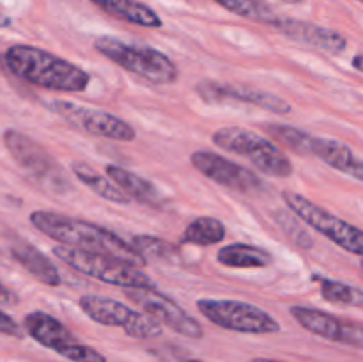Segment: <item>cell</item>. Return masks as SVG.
I'll return each instance as SVG.
<instances>
[{
	"instance_id": "6da1fadb",
	"label": "cell",
	"mask_w": 363,
	"mask_h": 362,
	"mask_svg": "<svg viewBox=\"0 0 363 362\" xmlns=\"http://www.w3.org/2000/svg\"><path fill=\"white\" fill-rule=\"evenodd\" d=\"M30 222L39 233L46 234L66 247L110 256V258L135 266V268H142L147 265V261L131 247L130 241H124L119 234L98 226V224L85 222V220L48 212V209L32 212Z\"/></svg>"
},
{
	"instance_id": "7a4b0ae2",
	"label": "cell",
	"mask_w": 363,
	"mask_h": 362,
	"mask_svg": "<svg viewBox=\"0 0 363 362\" xmlns=\"http://www.w3.org/2000/svg\"><path fill=\"white\" fill-rule=\"evenodd\" d=\"M4 67L25 84L53 92H82L91 84L84 67L30 45H13L0 57Z\"/></svg>"
},
{
	"instance_id": "3957f363",
	"label": "cell",
	"mask_w": 363,
	"mask_h": 362,
	"mask_svg": "<svg viewBox=\"0 0 363 362\" xmlns=\"http://www.w3.org/2000/svg\"><path fill=\"white\" fill-rule=\"evenodd\" d=\"M213 144L223 151L247 158L262 174L272 177H289L293 163L289 156L269 138L241 126H223L213 133Z\"/></svg>"
},
{
	"instance_id": "277c9868",
	"label": "cell",
	"mask_w": 363,
	"mask_h": 362,
	"mask_svg": "<svg viewBox=\"0 0 363 362\" xmlns=\"http://www.w3.org/2000/svg\"><path fill=\"white\" fill-rule=\"evenodd\" d=\"M94 50L123 70L145 78L152 84H174L179 78L176 62L169 55L151 46L130 45L121 39L101 35L94 41Z\"/></svg>"
},
{
	"instance_id": "5b68a950",
	"label": "cell",
	"mask_w": 363,
	"mask_h": 362,
	"mask_svg": "<svg viewBox=\"0 0 363 362\" xmlns=\"http://www.w3.org/2000/svg\"><path fill=\"white\" fill-rule=\"evenodd\" d=\"M52 252L57 259L66 263L73 270L101 283L124 287V290H152L155 287V283L147 273L126 263L117 261L110 256L85 252L80 248L66 247V245H57Z\"/></svg>"
},
{
	"instance_id": "8992f818",
	"label": "cell",
	"mask_w": 363,
	"mask_h": 362,
	"mask_svg": "<svg viewBox=\"0 0 363 362\" xmlns=\"http://www.w3.org/2000/svg\"><path fill=\"white\" fill-rule=\"evenodd\" d=\"M4 146L11 153L14 162L45 190L53 192V194H66L73 188L59 162L28 135L18 130H6Z\"/></svg>"
},
{
	"instance_id": "52a82bcc",
	"label": "cell",
	"mask_w": 363,
	"mask_h": 362,
	"mask_svg": "<svg viewBox=\"0 0 363 362\" xmlns=\"http://www.w3.org/2000/svg\"><path fill=\"white\" fill-rule=\"evenodd\" d=\"M197 309L206 319L216 327L240 334H277L282 330L280 323L264 309L254 304L230 298H201Z\"/></svg>"
},
{
	"instance_id": "ba28073f",
	"label": "cell",
	"mask_w": 363,
	"mask_h": 362,
	"mask_svg": "<svg viewBox=\"0 0 363 362\" xmlns=\"http://www.w3.org/2000/svg\"><path fill=\"white\" fill-rule=\"evenodd\" d=\"M21 329L35 343L71 362H108L101 351L78 341L60 319L45 311L28 312Z\"/></svg>"
},
{
	"instance_id": "9c48e42d",
	"label": "cell",
	"mask_w": 363,
	"mask_h": 362,
	"mask_svg": "<svg viewBox=\"0 0 363 362\" xmlns=\"http://www.w3.org/2000/svg\"><path fill=\"white\" fill-rule=\"evenodd\" d=\"M78 307L92 322L123 329L133 339H152V337H160L163 332V327L149 314L133 311L123 302L101 297V295H82Z\"/></svg>"
},
{
	"instance_id": "30bf717a",
	"label": "cell",
	"mask_w": 363,
	"mask_h": 362,
	"mask_svg": "<svg viewBox=\"0 0 363 362\" xmlns=\"http://www.w3.org/2000/svg\"><path fill=\"white\" fill-rule=\"evenodd\" d=\"M282 199L287 208L293 212V215L303 220L312 229L325 234L330 241H333V243H337L340 248L351 252V254H363V233L360 227L339 219V216L326 212L325 208L308 201L307 197L296 194V192L284 190Z\"/></svg>"
},
{
	"instance_id": "8fae6325",
	"label": "cell",
	"mask_w": 363,
	"mask_h": 362,
	"mask_svg": "<svg viewBox=\"0 0 363 362\" xmlns=\"http://www.w3.org/2000/svg\"><path fill=\"white\" fill-rule=\"evenodd\" d=\"M48 109L64 121L73 124L78 130L85 131L94 137L110 138V141L131 142L137 135L135 128L121 117L106 112V110L91 109V106L78 105L67 99H52Z\"/></svg>"
},
{
	"instance_id": "7c38bea8",
	"label": "cell",
	"mask_w": 363,
	"mask_h": 362,
	"mask_svg": "<svg viewBox=\"0 0 363 362\" xmlns=\"http://www.w3.org/2000/svg\"><path fill=\"white\" fill-rule=\"evenodd\" d=\"M126 297L138 307L144 309L145 314L156 319L162 327H169L170 330L184 337H190V339L204 337V329L201 323L194 316L188 314L172 298L156 291V287L152 290H126Z\"/></svg>"
},
{
	"instance_id": "4fadbf2b",
	"label": "cell",
	"mask_w": 363,
	"mask_h": 362,
	"mask_svg": "<svg viewBox=\"0 0 363 362\" xmlns=\"http://www.w3.org/2000/svg\"><path fill=\"white\" fill-rule=\"evenodd\" d=\"M190 163L202 176L209 177L215 183L241 194H254L264 188L262 180L247 167L234 163L233 160L213 151H195L190 155Z\"/></svg>"
},
{
	"instance_id": "5bb4252c",
	"label": "cell",
	"mask_w": 363,
	"mask_h": 362,
	"mask_svg": "<svg viewBox=\"0 0 363 362\" xmlns=\"http://www.w3.org/2000/svg\"><path fill=\"white\" fill-rule=\"evenodd\" d=\"M289 314L298 322V325L303 327L314 336L323 337L326 341L340 344H350V346H363V330L362 325L357 322H346L342 318L330 314L315 307L307 305H293L289 309Z\"/></svg>"
},
{
	"instance_id": "9a60e30c",
	"label": "cell",
	"mask_w": 363,
	"mask_h": 362,
	"mask_svg": "<svg viewBox=\"0 0 363 362\" xmlns=\"http://www.w3.org/2000/svg\"><path fill=\"white\" fill-rule=\"evenodd\" d=\"M197 92L204 102L208 103H247V105L259 106L268 112L287 116L293 106L286 99L279 98L277 94L254 87H238V85L218 84L213 80H202L197 85Z\"/></svg>"
},
{
	"instance_id": "2e32d148",
	"label": "cell",
	"mask_w": 363,
	"mask_h": 362,
	"mask_svg": "<svg viewBox=\"0 0 363 362\" xmlns=\"http://www.w3.org/2000/svg\"><path fill=\"white\" fill-rule=\"evenodd\" d=\"M269 25L289 39H293V41L315 50H323V52L332 53V55H339L347 48L346 35L340 34L339 31L321 27V25L311 23V21L275 16Z\"/></svg>"
},
{
	"instance_id": "e0dca14e",
	"label": "cell",
	"mask_w": 363,
	"mask_h": 362,
	"mask_svg": "<svg viewBox=\"0 0 363 362\" xmlns=\"http://www.w3.org/2000/svg\"><path fill=\"white\" fill-rule=\"evenodd\" d=\"M311 155L325 162L332 169L347 174L357 181H363V162L358 158L357 153L344 142L312 135Z\"/></svg>"
},
{
	"instance_id": "ac0fdd59",
	"label": "cell",
	"mask_w": 363,
	"mask_h": 362,
	"mask_svg": "<svg viewBox=\"0 0 363 362\" xmlns=\"http://www.w3.org/2000/svg\"><path fill=\"white\" fill-rule=\"evenodd\" d=\"M11 254L34 279H38L45 286L55 287L62 284L59 268L53 265L48 256L43 254L34 245L27 243V241H16L11 245Z\"/></svg>"
},
{
	"instance_id": "d6986e66",
	"label": "cell",
	"mask_w": 363,
	"mask_h": 362,
	"mask_svg": "<svg viewBox=\"0 0 363 362\" xmlns=\"http://www.w3.org/2000/svg\"><path fill=\"white\" fill-rule=\"evenodd\" d=\"M106 177L112 181L113 185L121 188L131 201H138L142 204L147 206H160L162 204V194L158 188L145 177L138 176V174L131 172V170L124 169L119 165H106L105 167Z\"/></svg>"
},
{
	"instance_id": "ffe728a7",
	"label": "cell",
	"mask_w": 363,
	"mask_h": 362,
	"mask_svg": "<svg viewBox=\"0 0 363 362\" xmlns=\"http://www.w3.org/2000/svg\"><path fill=\"white\" fill-rule=\"evenodd\" d=\"M89 2L119 20L128 21V23L147 28L163 27V20L160 18V14L138 0H89Z\"/></svg>"
},
{
	"instance_id": "44dd1931",
	"label": "cell",
	"mask_w": 363,
	"mask_h": 362,
	"mask_svg": "<svg viewBox=\"0 0 363 362\" xmlns=\"http://www.w3.org/2000/svg\"><path fill=\"white\" fill-rule=\"evenodd\" d=\"M216 261L227 268H268L273 265L275 258L266 248L250 243H230L225 245L216 254Z\"/></svg>"
},
{
	"instance_id": "7402d4cb",
	"label": "cell",
	"mask_w": 363,
	"mask_h": 362,
	"mask_svg": "<svg viewBox=\"0 0 363 362\" xmlns=\"http://www.w3.org/2000/svg\"><path fill=\"white\" fill-rule=\"evenodd\" d=\"M71 170H73L74 177H77L82 185H85L89 190H92L96 195L105 199V201L113 202V204H130L131 202V199L128 197L117 185H113L108 177L96 172L92 167L87 165V163L73 162L71 163Z\"/></svg>"
},
{
	"instance_id": "603a6c76",
	"label": "cell",
	"mask_w": 363,
	"mask_h": 362,
	"mask_svg": "<svg viewBox=\"0 0 363 362\" xmlns=\"http://www.w3.org/2000/svg\"><path fill=\"white\" fill-rule=\"evenodd\" d=\"M225 234L227 229L222 220L215 219V216H197L183 231L179 243L208 247V245H216L223 241Z\"/></svg>"
},
{
	"instance_id": "cb8c5ba5",
	"label": "cell",
	"mask_w": 363,
	"mask_h": 362,
	"mask_svg": "<svg viewBox=\"0 0 363 362\" xmlns=\"http://www.w3.org/2000/svg\"><path fill=\"white\" fill-rule=\"evenodd\" d=\"M264 130L268 131L275 141H279L280 144L286 146L287 149L294 151L296 155H301V156L311 155L312 135L307 133V131L300 130V128L289 126V124H275V123H268L264 126Z\"/></svg>"
},
{
	"instance_id": "d4e9b609",
	"label": "cell",
	"mask_w": 363,
	"mask_h": 362,
	"mask_svg": "<svg viewBox=\"0 0 363 362\" xmlns=\"http://www.w3.org/2000/svg\"><path fill=\"white\" fill-rule=\"evenodd\" d=\"M321 295L330 304L350 305V307H363V291L360 287L351 286V284L339 283L332 279H321Z\"/></svg>"
},
{
	"instance_id": "484cf974",
	"label": "cell",
	"mask_w": 363,
	"mask_h": 362,
	"mask_svg": "<svg viewBox=\"0 0 363 362\" xmlns=\"http://www.w3.org/2000/svg\"><path fill=\"white\" fill-rule=\"evenodd\" d=\"M131 247L147 261V259H167L177 254V247L163 238L151 236V234H137L131 238Z\"/></svg>"
},
{
	"instance_id": "4316f807",
	"label": "cell",
	"mask_w": 363,
	"mask_h": 362,
	"mask_svg": "<svg viewBox=\"0 0 363 362\" xmlns=\"http://www.w3.org/2000/svg\"><path fill=\"white\" fill-rule=\"evenodd\" d=\"M215 2H218L220 6L225 7L230 13L238 14V16L247 18V20L262 21V23L269 25L275 18L273 11L261 0H215Z\"/></svg>"
},
{
	"instance_id": "83f0119b",
	"label": "cell",
	"mask_w": 363,
	"mask_h": 362,
	"mask_svg": "<svg viewBox=\"0 0 363 362\" xmlns=\"http://www.w3.org/2000/svg\"><path fill=\"white\" fill-rule=\"evenodd\" d=\"M277 222L280 224V227H282L284 233H286L287 236H289L291 240L298 245V247L311 248L312 245H314L311 234L307 233V229H305V227L301 226V224L298 222L293 215H289V213H286V212H279L277 213Z\"/></svg>"
},
{
	"instance_id": "f1b7e54d",
	"label": "cell",
	"mask_w": 363,
	"mask_h": 362,
	"mask_svg": "<svg viewBox=\"0 0 363 362\" xmlns=\"http://www.w3.org/2000/svg\"><path fill=\"white\" fill-rule=\"evenodd\" d=\"M0 334H4V336L16 337V339H21L25 334L20 323H18L13 316H9L7 312H4L2 309H0Z\"/></svg>"
},
{
	"instance_id": "f546056e",
	"label": "cell",
	"mask_w": 363,
	"mask_h": 362,
	"mask_svg": "<svg viewBox=\"0 0 363 362\" xmlns=\"http://www.w3.org/2000/svg\"><path fill=\"white\" fill-rule=\"evenodd\" d=\"M18 302H20L18 295L0 280V305H16Z\"/></svg>"
},
{
	"instance_id": "4dcf8cb0",
	"label": "cell",
	"mask_w": 363,
	"mask_h": 362,
	"mask_svg": "<svg viewBox=\"0 0 363 362\" xmlns=\"http://www.w3.org/2000/svg\"><path fill=\"white\" fill-rule=\"evenodd\" d=\"M11 23H13V20H11V18L7 16V14L0 13V28L11 27Z\"/></svg>"
},
{
	"instance_id": "1f68e13d",
	"label": "cell",
	"mask_w": 363,
	"mask_h": 362,
	"mask_svg": "<svg viewBox=\"0 0 363 362\" xmlns=\"http://www.w3.org/2000/svg\"><path fill=\"white\" fill-rule=\"evenodd\" d=\"M362 53H357V55H354V59H353V67L357 71H362L363 70V66H362Z\"/></svg>"
},
{
	"instance_id": "d6a6232c",
	"label": "cell",
	"mask_w": 363,
	"mask_h": 362,
	"mask_svg": "<svg viewBox=\"0 0 363 362\" xmlns=\"http://www.w3.org/2000/svg\"><path fill=\"white\" fill-rule=\"evenodd\" d=\"M248 362H282V361H273V358H262V357H255L250 358Z\"/></svg>"
},
{
	"instance_id": "836d02e7",
	"label": "cell",
	"mask_w": 363,
	"mask_h": 362,
	"mask_svg": "<svg viewBox=\"0 0 363 362\" xmlns=\"http://www.w3.org/2000/svg\"><path fill=\"white\" fill-rule=\"evenodd\" d=\"M280 2H287V4H300V2H303V0H280Z\"/></svg>"
},
{
	"instance_id": "e575fe53",
	"label": "cell",
	"mask_w": 363,
	"mask_h": 362,
	"mask_svg": "<svg viewBox=\"0 0 363 362\" xmlns=\"http://www.w3.org/2000/svg\"><path fill=\"white\" fill-rule=\"evenodd\" d=\"M186 362H204V361H199V358H190V361H186Z\"/></svg>"
}]
</instances>
